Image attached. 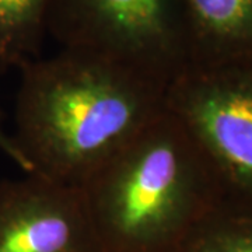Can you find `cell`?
Listing matches in <instances>:
<instances>
[{"label": "cell", "instance_id": "2", "mask_svg": "<svg viewBox=\"0 0 252 252\" xmlns=\"http://www.w3.org/2000/svg\"><path fill=\"white\" fill-rule=\"evenodd\" d=\"M77 188L101 252H175L227 198L206 156L167 108Z\"/></svg>", "mask_w": 252, "mask_h": 252}, {"label": "cell", "instance_id": "6", "mask_svg": "<svg viewBox=\"0 0 252 252\" xmlns=\"http://www.w3.org/2000/svg\"><path fill=\"white\" fill-rule=\"evenodd\" d=\"M188 66L252 61V0H181Z\"/></svg>", "mask_w": 252, "mask_h": 252}, {"label": "cell", "instance_id": "5", "mask_svg": "<svg viewBox=\"0 0 252 252\" xmlns=\"http://www.w3.org/2000/svg\"><path fill=\"white\" fill-rule=\"evenodd\" d=\"M0 252H101L80 189L34 174L1 181Z\"/></svg>", "mask_w": 252, "mask_h": 252}, {"label": "cell", "instance_id": "9", "mask_svg": "<svg viewBox=\"0 0 252 252\" xmlns=\"http://www.w3.org/2000/svg\"><path fill=\"white\" fill-rule=\"evenodd\" d=\"M0 153H3L10 161H13L21 171L24 174L30 172V167H28L27 161L24 160V157L21 156L20 150L17 149V146L13 140V136L9 133L1 122V118H0Z\"/></svg>", "mask_w": 252, "mask_h": 252}, {"label": "cell", "instance_id": "1", "mask_svg": "<svg viewBox=\"0 0 252 252\" xmlns=\"http://www.w3.org/2000/svg\"><path fill=\"white\" fill-rule=\"evenodd\" d=\"M13 140L28 174L80 187L165 111L168 83L124 63L61 49L21 69Z\"/></svg>", "mask_w": 252, "mask_h": 252}, {"label": "cell", "instance_id": "8", "mask_svg": "<svg viewBox=\"0 0 252 252\" xmlns=\"http://www.w3.org/2000/svg\"><path fill=\"white\" fill-rule=\"evenodd\" d=\"M175 252H252V203L223 199L189 231Z\"/></svg>", "mask_w": 252, "mask_h": 252}, {"label": "cell", "instance_id": "7", "mask_svg": "<svg viewBox=\"0 0 252 252\" xmlns=\"http://www.w3.org/2000/svg\"><path fill=\"white\" fill-rule=\"evenodd\" d=\"M51 0H0V69L39 58Z\"/></svg>", "mask_w": 252, "mask_h": 252}, {"label": "cell", "instance_id": "4", "mask_svg": "<svg viewBox=\"0 0 252 252\" xmlns=\"http://www.w3.org/2000/svg\"><path fill=\"white\" fill-rule=\"evenodd\" d=\"M165 108L196 142L225 196L252 203V61L187 66Z\"/></svg>", "mask_w": 252, "mask_h": 252}, {"label": "cell", "instance_id": "3", "mask_svg": "<svg viewBox=\"0 0 252 252\" xmlns=\"http://www.w3.org/2000/svg\"><path fill=\"white\" fill-rule=\"evenodd\" d=\"M46 32L168 84L189 64L181 0H51Z\"/></svg>", "mask_w": 252, "mask_h": 252}]
</instances>
